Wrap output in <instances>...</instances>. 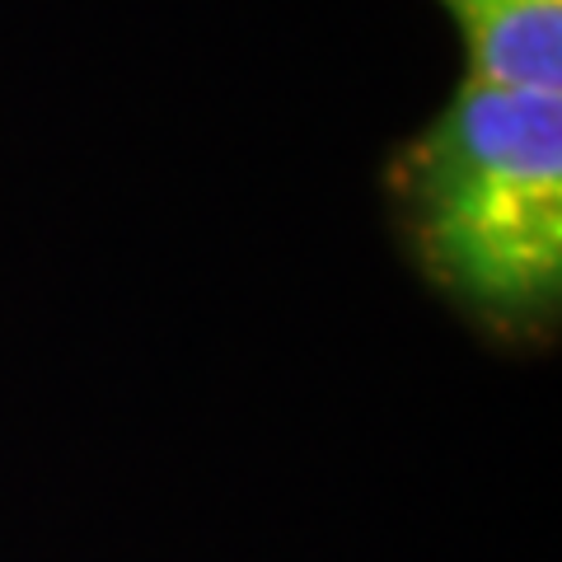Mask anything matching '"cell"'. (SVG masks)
Listing matches in <instances>:
<instances>
[{
    "mask_svg": "<svg viewBox=\"0 0 562 562\" xmlns=\"http://www.w3.org/2000/svg\"><path fill=\"white\" fill-rule=\"evenodd\" d=\"M394 216L431 286L497 338L562 305V94L469 80L390 165Z\"/></svg>",
    "mask_w": 562,
    "mask_h": 562,
    "instance_id": "6da1fadb",
    "label": "cell"
},
{
    "mask_svg": "<svg viewBox=\"0 0 562 562\" xmlns=\"http://www.w3.org/2000/svg\"><path fill=\"white\" fill-rule=\"evenodd\" d=\"M469 80L562 94V0H441Z\"/></svg>",
    "mask_w": 562,
    "mask_h": 562,
    "instance_id": "7a4b0ae2",
    "label": "cell"
}]
</instances>
